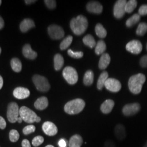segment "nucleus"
<instances>
[{
	"label": "nucleus",
	"mask_w": 147,
	"mask_h": 147,
	"mask_svg": "<svg viewBox=\"0 0 147 147\" xmlns=\"http://www.w3.org/2000/svg\"><path fill=\"white\" fill-rule=\"evenodd\" d=\"M49 105V101L47 98L42 96L38 98L34 102V107L39 110H43L47 108Z\"/></svg>",
	"instance_id": "20"
},
{
	"label": "nucleus",
	"mask_w": 147,
	"mask_h": 147,
	"mask_svg": "<svg viewBox=\"0 0 147 147\" xmlns=\"http://www.w3.org/2000/svg\"><path fill=\"white\" fill-rule=\"evenodd\" d=\"M36 131V127L33 125H30L25 127L23 129V133L25 135H28Z\"/></svg>",
	"instance_id": "37"
},
{
	"label": "nucleus",
	"mask_w": 147,
	"mask_h": 147,
	"mask_svg": "<svg viewBox=\"0 0 147 147\" xmlns=\"http://www.w3.org/2000/svg\"><path fill=\"white\" fill-rule=\"evenodd\" d=\"M35 2H36V1H28V0H26L25 1V3H26L27 5H30V4H31L33 3H34Z\"/></svg>",
	"instance_id": "47"
},
{
	"label": "nucleus",
	"mask_w": 147,
	"mask_h": 147,
	"mask_svg": "<svg viewBox=\"0 0 147 147\" xmlns=\"http://www.w3.org/2000/svg\"><path fill=\"white\" fill-rule=\"evenodd\" d=\"M141 16L138 14H135L129 18L126 21V26L127 27H131L134 26L138 21L140 20Z\"/></svg>",
	"instance_id": "30"
},
{
	"label": "nucleus",
	"mask_w": 147,
	"mask_h": 147,
	"mask_svg": "<svg viewBox=\"0 0 147 147\" xmlns=\"http://www.w3.org/2000/svg\"><path fill=\"white\" fill-rule=\"evenodd\" d=\"M1 48L0 47V54H1Z\"/></svg>",
	"instance_id": "52"
},
{
	"label": "nucleus",
	"mask_w": 147,
	"mask_h": 147,
	"mask_svg": "<svg viewBox=\"0 0 147 147\" xmlns=\"http://www.w3.org/2000/svg\"><path fill=\"white\" fill-rule=\"evenodd\" d=\"M22 53L25 57L30 59H34L37 58V53L32 49L31 45L27 44L22 49Z\"/></svg>",
	"instance_id": "16"
},
{
	"label": "nucleus",
	"mask_w": 147,
	"mask_h": 147,
	"mask_svg": "<svg viewBox=\"0 0 147 147\" xmlns=\"http://www.w3.org/2000/svg\"><path fill=\"white\" fill-rule=\"evenodd\" d=\"M106 44L103 40H99L97 44H96V46L95 47V53L98 55H102L106 50Z\"/></svg>",
	"instance_id": "29"
},
{
	"label": "nucleus",
	"mask_w": 147,
	"mask_h": 147,
	"mask_svg": "<svg viewBox=\"0 0 147 147\" xmlns=\"http://www.w3.org/2000/svg\"><path fill=\"white\" fill-rule=\"evenodd\" d=\"M86 8L88 11L90 13L97 14H101L103 9L102 5L98 2H89L87 5Z\"/></svg>",
	"instance_id": "15"
},
{
	"label": "nucleus",
	"mask_w": 147,
	"mask_h": 147,
	"mask_svg": "<svg viewBox=\"0 0 147 147\" xmlns=\"http://www.w3.org/2000/svg\"><path fill=\"white\" fill-rule=\"evenodd\" d=\"M3 80L2 77L0 75V89H1L3 87Z\"/></svg>",
	"instance_id": "46"
},
{
	"label": "nucleus",
	"mask_w": 147,
	"mask_h": 147,
	"mask_svg": "<svg viewBox=\"0 0 147 147\" xmlns=\"http://www.w3.org/2000/svg\"><path fill=\"white\" fill-rule=\"evenodd\" d=\"M48 33L53 39H60L64 36L63 28L56 25H52L48 27Z\"/></svg>",
	"instance_id": "9"
},
{
	"label": "nucleus",
	"mask_w": 147,
	"mask_h": 147,
	"mask_svg": "<svg viewBox=\"0 0 147 147\" xmlns=\"http://www.w3.org/2000/svg\"><path fill=\"white\" fill-rule=\"evenodd\" d=\"M45 147H54L52 145H48L47 146H46Z\"/></svg>",
	"instance_id": "49"
},
{
	"label": "nucleus",
	"mask_w": 147,
	"mask_h": 147,
	"mask_svg": "<svg viewBox=\"0 0 147 147\" xmlns=\"http://www.w3.org/2000/svg\"><path fill=\"white\" fill-rule=\"evenodd\" d=\"M115 134L116 138L119 140H123L126 136V130L122 124H117L115 129Z\"/></svg>",
	"instance_id": "17"
},
{
	"label": "nucleus",
	"mask_w": 147,
	"mask_h": 147,
	"mask_svg": "<svg viewBox=\"0 0 147 147\" xmlns=\"http://www.w3.org/2000/svg\"><path fill=\"white\" fill-rule=\"evenodd\" d=\"M64 65V58L63 56L57 53L54 57V67L56 70L58 71L63 67Z\"/></svg>",
	"instance_id": "23"
},
{
	"label": "nucleus",
	"mask_w": 147,
	"mask_h": 147,
	"mask_svg": "<svg viewBox=\"0 0 147 147\" xmlns=\"http://www.w3.org/2000/svg\"><path fill=\"white\" fill-rule=\"evenodd\" d=\"M34 27L35 24L34 21L31 19H25L21 22L20 25V29L21 32L25 33Z\"/></svg>",
	"instance_id": "19"
},
{
	"label": "nucleus",
	"mask_w": 147,
	"mask_h": 147,
	"mask_svg": "<svg viewBox=\"0 0 147 147\" xmlns=\"http://www.w3.org/2000/svg\"><path fill=\"white\" fill-rule=\"evenodd\" d=\"M95 31L96 36L99 38H104L106 37L107 31L101 24H96L95 27Z\"/></svg>",
	"instance_id": "28"
},
{
	"label": "nucleus",
	"mask_w": 147,
	"mask_h": 147,
	"mask_svg": "<svg viewBox=\"0 0 147 147\" xmlns=\"http://www.w3.org/2000/svg\"><path fill=\"white\" fill-rule=\"evenodd\" d=\"M22 121H23V120L22 119V118L19 116V117H18V121H18V123H22Z\"/></svg>",
	"instance_id": "48"
},
{
	"label": "nucleus",
	"mask_w": 147,
	"mask_h": 147,
	"mask_svg": "<svg viewBox=\"0 0 147 147\" xmlns=\"http://www.w3.org/2000/svg\"><path fill=\"white\" fill-rule=\"evenodd\" d=\"M147 32V24L145 22L140 23L137 28L136 34L138 36H143Z\"/></svg>",
	"instance_id": "33"
},
{
	"label": "nucleus",
	"mask_w": 147,
	"mask_h": 147,
	"mask_svg": "<svg viewBox=\"0 0 147 147\" xmlns=\"http://www.w3.org/2000/svg\"><path fill=\"white\" fill-rule=\"evenodd\" d=\"M83 42L84 45L92 49L95 47L96 46V42L94 38L90 34H87L84 36L83 38Z\"/></svg>",
	"instance_id": "27"
},
{
	"label": "nucleus",
	"mask_w": 147,
	"mask_h": 147,
	"mask_svg": "<svg viewBox=\"0 0 147 147\" xmlns=\"http://www.w3.org/2000/svg\"><path fill=\"white\" fill-rule=\"evenodd\" d=\"M88 26V22L84 16H78L73 18L70 21V26L74 33L77 36L82 34L87 30Z\"/></svg>",
	"instance_id": "1"
},
{
	"label": "nucleus",
	"mask_w": 147,
	"mask_h": 147,
	"mask_svg": "<svg viewBox=\"0 0 147 147\" xmlns=\"http://www.w3.org/2000/svg\"><path fill=\"white\" fill-rule=\"evenodd\" d=\"M83 143L82 137L79 135H75L69 140V147H81Z\"/></svg>",
	"instance_id": "21"
},
{
	"label": "nucleus",
	"mask_w": 147,
	"mask_h": 147,
	"mask_svg": "<svg viewBox=\"0 0 147 147\" xmlns=\"http://www.w3.org/2000/svg\"><path fill=\"white\" fill-rule=\"evenodd\" d=\"M1 3H2V1H1V0H0V5H1Z\"/></svg>",
	"instance_id": "51"
},
{
	"label": "nucleus",
	"mask_w": 147,
	"mask_h": 147,
	"mask_svg": "<svg viewBox=\"0 0 147 147\" xmlns=\"http://www.w3.org/2000/svg\"><path fill=\"white\" fill-rule=\"evenodd\" d=\"M109 74L107 71H104L98 79L97 82V88L99 90H101L105 86V82L109 78Z\"/></svg>",
	"instance_id": "24"
},
{
	"label": "nucleus",
	"mask_w": 147,
	"mask_h": 147,
	"mask_svg": "<svg viewBox=\"0 0 147 147\" xmlns=\"http://www.w3.org/2000/svg\"><path fill=\"white\" fill-rule=\"evenodd\" d=\"M146 81V76L143 74H137L130 78L128 82L129 88L134 94H139L142 90L143 84Z\"/></svg>",
	"instance_id": "2"
},
{
	"label": "nucleus",
	"mask_w": 147,
	"mask_h": 147,
	"mask_svg": "<svg viewBox=\"0 0 147 147\" xmlns=\"http://www.w3.org/2000/svg\"><path fill=\"white\" fill-rule=\"evenodd\" d=\"M5 26V22L2 18L0 16V30L2 29Z\"/></svg>",
	"instance_id": "45"
},
{
	"label": "nucleus",
	"mask_w": 147,
	"mask_h": 147,
	"mask_svg": "<svg viewBox=\"0 0 147 147\" xmlns=\"http://www.w3.org/2000/svg\"><path fill=\"white\" fill-rule=\"evenodd\" d=\"M67 142H68L64 138L59 140L58 143L59 147H67V145H68Z\"/></svg>",
	"instance_id": "41"
},
{
	"label": "nucleus",
	"mask_w": 147,
	"mask_h": 147,
	"mask_svg": "<svg viewBox=\"0 0 147 147\" xmlns=\"http://www.w3.org/2000/svg\"><path fill=\"white\" fill-rule=\"evenodd\" d=\"M42 129L44 133L50 136L56 135L58 132V129L57 126L51 121L45 122L42 124Z\"/></svg>",
	"instance_id": "13"
},
{
	"label": "nucleus",
	"mask_w": 147,
	"mask_h": 147,
	"mask_svg": "<svg viewBox=\"0 0 147 147\" xmlns=\"http://www.w3.org/2000/svg\"><path fill=\"white\" fill-rule=\"evenodd\" d=\"M63 76L69 84H75L78 81V74L76 70L71 67H67L63 69Z\"/></svg>",
	"instance_id": "6"
},
{
	"label": "nucleus",
	"mask_w": 147,
	"mask_h": 147,
	"mask_svg": "<svg viewBox=\"0 0 147 147\" xmlns=\"http://www.w3.org/2000/svg\"><path fill=\"white\" fill-rule=\"evenodd\" d=\"M111 62V57L108 53H104L101 55L99 62V68L101 70L106 68Z\"/></svg>",
	"instance_id": "22"
},
{
	"label": "nucleus",
	"mask_w": 147,
	"mask_h": 147,
	"mask_svg": "<svg viewBox=\"0 0 147 147\" xmlns=\"http://www.w3.org/2000/svg\"><path fill=\"white\" fill-rule=\"evenodd\" d=\"M11 67L16 72L19 73L22 69V64L19 59L17 58H12L11 61Z\"/></svg>",
	"instance_id": "26"
},
{
	"label": "nucleus",
	"mask_w": 147,
	"mask_h": 147,
	"mask_svg": "<svg viewBox=\"0 0 147 147\" xmlns=\"http://www.w3.org/2000/svg\"><path fill=\"white\" fill-rule=\"evenodd\" d=\"M140 65L142 67L147 68V55L144 56L141 58Z\"/></svg>",
	"instance_id": "40"
},
{
	"label": "nucleus",
	"mask_w": 147,
	"mask_h": 147,
	"mask_svg": "<svg viewBox=\"0 0 147 147\" xmlns=\"http://www.w3.org/2000/svg\"><path fill=\"white\" fill-rule=\"evenodd\" d=\"M32 81L36 88L39 91L46 92L49 90L50 85L47 79L44 76L39 75H35L32 78Z\"/></svg>",
	"instance_id": "4"
},
{
	"label": "nucleus",
	"mask_w": 147,
	"mask_h": 147,
	"mask_svg": "<svg viewBox=\"0 0 147 147\" xmlns=\"http://www.w3.org/2000/svg\"><path fill=\"white\" fill-rule=\"evenodd\" d=\"M85 102L81 99H76L68 102L64 106V111L69 115H76L84 109Z\"/></svg>",
	"instance_id": "3"
},
{
	"label": "nucleus",
	"mask_w": 147,
	"mask_h": 147,
	"mask_svg": "<svg viewBox=\"0 0 147 147\" xmlns=\"http://www.w3.org/2000/svg\"><path fill=\"white\" fill-rule=\"evenodd\" d=\"M141 109L138 103H132L125 105L123 109V113L126 116H133L138 113Z\"/></svg>",
	"instance_id": "12"
},
{
	"label": "nucleus",
	"mask_w": 147,
	"mask_h": 147,
	"mask_svg": "<svg viewBox=\"0 0 147 147\" xmlns=\"http://www.w3.org/2000/svg\"><path fill=\"white\" fill-rule=\"evenodd\" d=\"M44 2L47 8L50 9H53L56 7V2L54 0H45Z\"/></svg>",
	"instance_id": "38"
},
{
	"label": "nucleus",
	"mask_w": 147,
	"mask_h": 147,
	"mask_svg": "<svg viewBox=\"0 0 147 147\" xmlns=\"http://www.w3.org/2000/svg\"><path fill=\"white\" fill-rule=\"evenodd\" d=\"M68 54L69 56H70L71 57L76 58V59L82 58L84 56V53H82V51L74 52L71 49H69L68 50Z\"/></svg>",
	"instance_id": "35"
},
{
	"label": "nucleus",
	"mask_w": 147,
	"mask_h": 147,
	"mask_svg": "<svg viewBox=\"0 0 147 147\" xmlns=\"http://www.w3.org/2000/svg\"><path fill=\"white\" fill-rule=\"evenodd\" d=\"M144 147H147V142L146 143V144L144 145Z\"/></svg>",
	"instance_id": "50"
},
{
	"label": "nucleus",
	"mask_w": 147,
	"mask_h": 147,
	"mask_svg": "<svg viewBox=\"0 0 147 147\" xmlns=\"http://www.w3.org/2000/svg\"><path fill=\"white\" fill-rule=\"evenodd\" d=\"M126 2H127L125 0H119L116 2L113 8V14L117 19H121L126 13L125 5Z\"/></svg>",
	"instance_id": "8"
},
{
	"label": "nucleus",
	"mask_w": 147,
	"mask_h": 147,
	"mask_svg": "<svg viewBox=\"0 0 147 147\" xmlns=\"http://www.w3.org/2000/svg\"><path fill=\"white\" fill-rule=\"evenodd\" d=\"M137 1L135 0H130L126 2L125 5V12L131 13L136 8Z\"/></svg>",
	"instance_id": "32"
},
{
	"label": "nucleus",
	"mask_w": 147,
	"mask_h": 147,
	"mask_svg": "<svg viewBox=\"0 0 147 147\" xmlns=\"http://www.w3.org/2000/svg\"><path fill=\"white\" fill-rule=\"evenodd\" d=\"M30 95V92L26 88L17 87L13 91V95L16 99H24L28 98Z\"/></svg>",
	"instance_id": "14"
},
{
	"label": "nucleus",
	"mask_w": 147,
	"mask_h": 147,
	"mask_svg": "<svg viewBox=\"0 0 147 147\" xmlns=\"http://www.w3.org/2000/svg\"><path fill=\"white\" fill-rule=\"evenodd\" d=\"M44 139L42 136H38L35 137L33 139L32 143L34 147H38L42 144L44 142Z\"/></svg>",
	"instance_id": "36"
},
{
	"label": "nucleus",
	"mask_w": 147,
	"mask_h": 147,
	"mask_svg": "<svg viewBox=\"0 0 147 147\" xmlns=\"http://www.w3.org/2000/svg\"><path fill=\"white\" fill-rule=\"evenodd\" d=\"M6 127V122L5 119L0 116V129H5Z\"/></svg>",
	"instance_id": "42"
},
{
	"label": "nucleus",
	"mask_w": 147,
	"mask_h": 147,
	"mask_svg": "<svg viewBox=\"0 0 147 147\" xmlns=\"http://www.w3.org/2000/svg\"><path fill=\"white\" fill-rule=\"evenodd\" d=\"M146 48H147V47H146Z\"/></svg>",
	"instance_id": "53"
},
{
	"label": "nucleus",
	"mask_w": 147,
	"mask_h": 147,
	"mask_svg": "<svg viewBox=\"0 0 147 147\" xmlns=\"http://www.w3.org/2000/svg\"><path fill=\"white\" fill-rule=\"evenodd\" d=\"M19 115L22 119L27 123L36 122L38 116L36 113L26 106H22L19 110Z\"/></svg>",
	"instance_id": "5"
},
{
	"label": "nucleus",
	"mask_w": 147,
	"mask_h": 147,
	"mask_svg": "<svg viewBox=\"0 0 147 147\" xmlns=\"http://www.w3.org/2000/svg\"><path fill=\"white\" fill-rule=\"evenodd\" d=\"M141 42L137 40H133L128 42L126 45V50L135 55H138L141 53L142 50Z\"/></svg>",
	"instance_id": "11"
},
{
	"label": "nucleus",
	"mask_w": 147,
	"mask_h": 147,
	"mask_svg": "<svg viewBox=\"0 0 147 147\" xmlns=\"http://www.w3.org/2000/svg\"><path fill=\"white\" fill-rule=\"evenodd\" d=\"M19 137H20V135L17 130H11L9 132V139L11 142H16L19 139Z\"/></svg>",
	"instance_id": "34"
},
{
	"label": "nucleus",
	"mask_w": 147,
	"mask_h": 147,
	"mask_svg": "<svg viewBox=\"0 0 147 147\" xmlns=\"http://www.w3.org/2000/svg\"><path fill=\"white\" fill-rule=\"evenodd\" d=\"M19 109L18 104L16 102H11L7 109V116L8 121L11 123H14L18 121L19 115Z\"/></svg>",
	"instance_id": "7"
},
{
	"label": "nucleus",
	"mask_w": 147,
	"mask_h": 147,
	"mask_svg": "<svg viewBox=\"0 0 147 147\" xmlns=\"http://www.w3.org/2000/svg\"><path fill=\"white\" fill-rule=\"evenodd\" d=\"M115 106V102L111 99H107L102 104L100 107V110L104 114L110 113Z\"/></svg>",
	"instance_id": "18"
},
{
	"label": "nucleus",
	"mask_w": 147,
	"mask_h": 147,
	"mask_svg": "<svg viewBox=\"0 0 147 147\" xmlns=\"http://www.w3.org/2000/svg\"><path fill=\"white\" fill-rule=\"evenodd\" d=\"M105 86L107 90L114 93L119 92L121 88V82L113 78H108L105 82Z\"/></svg>",
	"instance_id": "10"
},
{
	"label": "nucleus",
	"mask_w": 147,
	"mask_h": 147,
	"mask_svg": "<svg viewBox=\"0 0 147 147\" xmlns=\"http://www.w3.org/2000/svg\"><path fill=\"white\" fill-rule=\"evenodd\" d=\"M138 14L140 16H147V5H143L140 7L138 9Z\"/></svg>",
	"instance_id": "39"
},
{
	"label": "nucleus",
	"mask_w": 147,
	"mask_h": 147,
	"mask_svg": "<svg viewBox=\"0 0 147 147\" xmlns=\"http://www.w3.org/2000/svg\"><path fill=\"white\" fill-rule=\"evenodd\" d=\"M73 38L71 36H68L63 39L60 44V49L61 50H64L69 47L73 42Z\"/></svg>",
	"instance_id": "31"
},
{
	"label": "nucleus",
	"mask_w": 147,
	"mask_h": 147,
	"mask_svg": "<svg viewBox=\"0 0 147 147\" xmlns=\"http://www.w3.org/2000/svg\"><path fill=\"white\" fill-rule=\"evenodd\" d=\"M105 147H116V146L112 141L107 140L105 142Z\"/></svg>",
	"instance_id": "43"
},
{
	"label": "nucleus",
	"mask_w": 147,
	"mask_h": 147,
	"mask_svg": "<svg viewBox=\"0 0 147 147\" xmlns=\"http://www.w3.org/2000/svg\"><path fill=\"white\" fill-rule=\"evenodd\" d=\"M94 81V74L92 70H88L86 72L84 78V83L86 86H90Z\"/></svg>",
	"instance_id": "25"
},
{
	"label": "nucleus",
	"mask_w": 147,
	"mask_h": 147,
	"mask_svg": "<svg viewBox=\"0 0 147 147\" xmlns=\"http://www.w3.org/2000/svg\"><path fill=\"white\" fill-rule=\"evenodd\" d=\"M22 147H31L30 142L27 140H24L22 142Z\"/></svg>",
	"instance_id": "44"
}]
</instances>
